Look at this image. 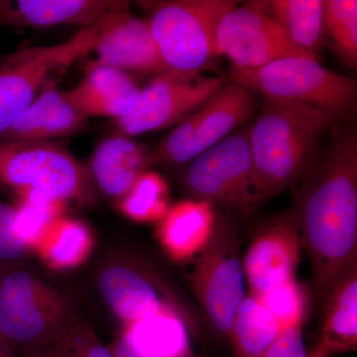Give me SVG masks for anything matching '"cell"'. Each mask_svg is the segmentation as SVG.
Returning <instances> with one entry per match:
<instances>
[{
    "instance_id": "obj_1",
    "label": "cell",
    "mask_w": 357,
    "mask_h": 357,
    "mask_svg": "<svg viewBox=\"0 0 357 357\" xmlns=\"http://www.w3.org/2000/svg\"><path fill=\"white\" fill-rule=\"evenodd\" d=\"M298 184L291 213L309 255L323 310L338 284L357 270L356 128L338 131Z\"/></svg>"
},
{
    "instance_id": "obj_2",
    "label": "cell",
    "mask_w": 357,
    "mask_h": 357,
    "mask_svg": "<svg viewBox=\"0 0 357 357\" xmlns=\"http://www.w3.org/2000/svg\"><path fill=\"white\" fill-rule=\"evenodd\" d=\"M335 116L306 105L264 100L249 130L253 210L297 185L319 156Z\"/></svg>"
},
{
    "instance_id": "obj_3",
    "label": "cell",
    "mask_w": 357,
    "mask_h": 357,
    "mask_svg": "<svg viewBox=\"0 0 357 357\" xmlns=\"http://www.w3.org/2000/svg\"><path fill=\"white\" fill-rule=\"evenodd\" d=\"M79 323L70 301L29 270L0 272V335L18 357L56 347Z\"/></svg>"
},
{
    "instance_id": "obj_4",
    "label": "cell",
    "mask_w": 357,
    "mask_h": 357,
    "mask_svg": "<svg viewBox=\"0 0 357 357\" xmlns=\"http://www.w3.org/2000/svg\"><path fill=\"white\" fill-rule=\"evenodd\" d=\"M0 188L20 203H93L88 169L58 142H0Z\"/></svg>"
},
{
    "instance_id": "obj_5",
    "label": "cell",
    "mask_w": 357,
    "mask_h": 357,
    "mask_svg": "<svg viewBox=\"0 0 357 357\" xmlns=\"http://www.w3.org/2000/svg\"><path fill=\"white\" fill-rule=\"evenodd\" d=\"M128 2L82 28L63 43L28 47L14 52L0 65V136L50 86L52 76L65 70L89 52L130 11Z\"/></svg>"
},
{
    "instance_id": "obj_6",
    "label": "cell",
    "mask_w": 357,
    "mask_h": 357,
    "mask_svg": "<svg viewBox=\"0 0 357 357\" xmlns=\"http://www.w3.org/2000/svg\"><path fill=\"white\" fill-rule=\"evenodd\" d=\"M230 76L266 100L306 105L337 119L356 98V79L326 69L316 59L288 57L255 69L231 68Z\"/></svg>"
},
{
    "instance_id": "obj_7",
    "label": "cell",
    "mask_w": 357,
    "mask_h": 357,
    "mask_svg": "<svg viewBox=\"0 0 357 357\" xmlns=\"http://www.w3.org/2000/svg\"><path fill=\"white\" fill-rule=\"evenodd\" d=\"M231 0L160 2L148 20L166 69L202 74L217 57V33L223 16L238 6Z\"/></svg>"
},
{
    "instance_id": "obj_8",
    "label": "cell",
    "mask_w": 357,
    "mask_h": 357,
    "mask_svg": "<svg viewBox=\"0 0 357 357\" xmlns=\"http://www.w3.org/2000/svg\"><path fill=\"white\" fill-rule=\"evenodd\" d=\"M191 261L190 282L199 306L213 328L229 337L246 295L241 244L234 227L215 218L211 238Z\"/></svg>"
},
{
    "instance_id": "obj_9",
    "label": "cell",
    "mask_w": 357,
    "mask_h": 357,
    "mask_svg": "<svg viewBox=\"0 0 357 357\" xmlns=\"http://www.w3.org/2000/svg\"><path fill=\"white\" fill-rule=\"evenodd\" d=\"M256 93L232 82L188 115L153 151L155 163L189 164L206 150L227 138L255 114Z\"/></svg>"
},
{
    "instance_id": "obj_10",
    "label": "cell",
    "mask_w": 357,
    "mask_h": 357,
    "mask_svg": "<svg viewBox=\"0 0 357 357\" xmlns=\"http://www.w3.org/2000/svg\"><path fill=\"white\" fill-rule=\"evenodd\" d=\"M249 130L250 126H241L187 164L182 183L192 199L223 204L243 213L253 211Z\"/></svg>"
},
{
    "instance_id": "obj_11",
    "label": "cell",
    "mask_w": 357,
    "mask_h": 357,
    "mask_svg": "<svg viewBox=\"0 0 357 357\" xmlns=\"http://www.w3.org/2000/svg\"><path fill=\"white\" fill-rule=\"evenodd\" d=\"M96 283L107 307L123 326L160 312H177L190 325L189 312L153 267L138 258L114 257L98 268Z\"/></svg>"
},
{
    "instance_id": "obj_12",
    "label": "cell",
    "mask_w": 357,
    "mask_h": 357,
    "mask_svg": "<svg viewBox=\"0 0 357 357\" xmlns=\"http://www.w3.org/2000/svg\"><path fill=\"white\" fill-rule=\"evenodd\" d=\"M217 54L234 69H255L288 57L316 59L294 43L268 13L266 1H250L229 11L218 28Z\"/></svg>"
},
{
    "instance_id": "obj_13",
    "label": "cell",
    "mask_w": 357,
    "mask_h": 357,
    "mask_svg": "<svg viewBox=\"0 0 357 357\" xmlns=\"http://www.w3.org/2000/svg\"><path fill=\"white\" fill-rule=\"evenodd\" d=\"M220 77L165 70L141 89L132 112L117 119L119 133L134 137L182 121L222 88Z\"/></svg>"
},
{
    "instance_id": "obj_14",
    "label": "cell",
    "mask_w": 357,
    "mask_h": 357,
    "mask_svg": "<svg viewBox=\"0 0 357 357\" xmlns=\"http://www.w3.org/2000/svg\"><path fill=\"white\" fill-rule=\"evenodd\" d=\"M301 246L299 230L292 213L280 215L260 227L243 259L250 294L264 295L295 278Z\"/></svg>"
},
{
    "instance_id": "obj_15",
    "label": "cell",
    "mask_w": 357,
    "mask_h": 357,
    "mask_svg": "<svg viewBox=\"0 0 357 357\" xmlns=\"http://www.w3.org/2000/svg\"><path fill=\"white\" fill-rule=\"evenodd\" d=\"M154 163L153 152L119 133L96 148L86 169L95 190L119 202Z\"/></svg>"
},
{
    "instance_id": "obj_16",
    "label": "cell",
    "mask_w": 357,
    "mask_h": 357,
    "mask_svg": "<svg viewBox=\"0 0 357 357\" xmlns=\"http://www.w3.org/2000/svg\"><path fill=\"white\" fill-rule=\"evenodd\" d=\"M86 119L66 95L50 86L0 136V142H50L79 132Z\"/></svg>"
},
{
    "instance_id": "obj_17",
    "label": "cell",
    "mask_w": 357,
    "mask_h": 357,
    "mask_svg": "<svg viewBox=\"0 0 357 357\" xmlns=\"http://www.w3.org/2000/svg\"><path fill=\"white\" fill-rule=\"evenodd\" d=\"M96 58L89 66H105L124 73L167 70L148 20L132 14L119 21L96 45Z\"/></svg>"
},
{
    "instance_id": "obj_18",
    "label": "cell",
    "mask_w": 357,
    "mask_h": 357,
    "mask_svg": "<svg viewBox=\"0 0 357 357\" xmlns=\"http://www.w3.org/2000/svg\"><path fill=\"white\" fill-rule=\"evenodd\" d=\"M140 91L128 73L105 66H89L86 77L66 95L86 119L112 117L117 121L136 109Z\"/></svg>"
},
{
    "instance_id": "obj_19",
    "label": "cell",
    "mask_w": 357,
    "mask_h": 357,
    "mask_svg": "<svg viewBox=\"0 0 357 357\" xmlns=\"http://www.w3.org/2000/svg\"><path fill=\"white\" fill-rule=\"evenodd\" d=\"M213 204L184 199L170 206L157 229L162 248L173 260H192L211 238L215 227Z\"/></svg>"
},
{
    "instance_id": "obj_20",
    "label": "cell",
    "mask_w": 357,
    "mask_h": 357,
    "mask_svg": "<svg viewBox=\"0 0 357 357\" xmlns=\"http://www.w3.org/2000/svg\"><path fill=\"white\" fill-rule=\"evenodd\" d=\"M190 326L182 314L167 311L123 326L121 333L142 357H197L190 344Z\"/></svg>"
},
{
    "instance_id": "obj_21",
    "label": "cell",
    "mask_w": 357,
    "mask_h": 357,
    "mask_svg": "<svg viewBox=\"0 0 357 357\" xmlns=\"http://www.w3.org/2000/svg\"><path fill=\"white\" fill-rule=\"evenodd\" d=\"M321 342L310 357H328L356 351L357 345V270L340 282L326 301Z\"/></svg>"
},
{
    "instance_id": "obj_22",
    "label": "cell",
    "mask_w": 357,
    "mask_h": 357,
    "mask_svg": "<svg viewBox=\"0 0 357 357\" xmlns=\"http://www.w3.org/2000/svg\"><path fill=\"white\" fill-rule=\"evenodd\" d=\"M18 27L46 28L56 25H79L96 21L126 1L112 0H20L13 1Z\"/></svg>"
},
{
    "instance_id": "obj_23",
    "label": "cell",
    "mask_w": 357,
    "mask_h": 357,
    "mask_svg": "<svg viewBox=\"0 0 357 357\" xmlns=\"http://www.w3.org/2000/svg\"><path fill=\"white\" fill-rule=\"evenodd\" d=\"M93 244V234L86 223L61 215L52 222L35 252L50 269L67 271L88 260Z\"/></svg>"
},
{
    "instance_id": "obj_24",
    "label": "cell",
    "mask_w": 357,
    "mask_h": 357,
    "mask_svg": "<svg viewBox=\"0 0 357 357\" xmlns=\"http://www.w3.org/2000/svg\"><path fill=\"white\" fill-rule=\"evenodd\" d=\"M280 332L276 319L253 294H248L238 309L229 338L237 357H264Z\"/></svg>"
},
{
    "instance_id": "obj_25",
    "label": "cell",
    "mask_w": 357,
    "mask_h": 357,
    "mask_svg": "<svg viewBox=\"0 0 357 357\" xmlns=\"http://www.w3.org/2000/svg\"><path fill=\"white\" fill-rule=\"evenodd\" d=\"M266 7L294 43L316 56L325 35L324 0H272Z\"/></svg>"
},
{
    "instance_id": "obj_26",
    "label": "cell",
    "mask_w": 357,
    "mask_h": 357,
    "mask_svg": "<svg viewBox=\"0 0 357 357\" xmlns=\"http://www.w3.org/2000/svg\"><path fill=\"white\" fill-rule=\"evenodd\" d=\"M169 197L165 178L148 170L117 204L122 215L134 222H159L170 208Z\"/></svg>"
},
{
    "instance_id": "obj_27",
    "label": "cell",
    "mask_w": 357,
    "mask_h": 357,
    "mask_svg": "<svg viewBox=\"0 0 357 357\" xmlns=\"http://www.w3.org/2000/svg\"><path fill=\"white\" fill-rule=\"evenodd\" d=\"M325 33L330 35L337 55L351 68L357 64V1L326 0Z\"/></svg>"
},
{
    "instance_id": "obj_28",
    "label": "cell",
    "mask_w": 357,
    "mask_h": 357,
    "mask_svg": "<svg viewBox=\"0 0 357 357\" xmlns=\"http://www.w3.org/2000/svg\"><path fill=\"white\" fill-rule=\"evenodd\" d=\"M66 204L20 203L16 204L13 230L16 238L28 250L36 251L47 230L56 218L63 215Z\"/></svg>"
},
{
    "instance_id": "obj_29",
    "label": "cell",
    "mask_w": 357,
    "mask_h": 357,
    "mask_svg": "<svg viewBox=\"0 0 357 357\" xmlns=\"http://www.w3.org/2000/svg\"><path fill=\"white\" fill-rule=\"evenodd\" d=\"M276 319L280 331L301 326L306 312V293L296 278L258 296Z\"/></svg>"
},
{
    "instance_id": "obj_30",
    "label": "cell",
    "mask_w": 357,
    "mask_h": 357,
    "mask_svg": "<svg viewBox=\"0 0 357 357\" xmlns=\"http://www.w3.org/2000/svg\"><path fill=\"white\" fill-rule=\"evenodd\" d=\"M15 215L16 206L0 201V272L22 264L30 255L14 234Z\"/></svg>"
},
{
    "instance_id": "obj_31",
    "label": "cell",
    "mask_w": 357,
    "mask_h": 357,
    "mask_svg": "<svg viewBox=\"0 0 357 357\" xmlns=\"http://www.w3.org/2000/svg\"><path fill=\"white\" fill-rule=\"evenodd\" d=\"M67 357H114L110 347L103 344L95 331L83 323L70 333Z\"/></svg>"
},
{
    "instance_id": "obj_32",
    "label": "cell",
    "mask_w": 357,
    "mask_h": 357,
    "mask_svg": "<svg viewBox=\"0 0 357 357\" xmlns=\"http://www.w3.org/2000/svg\"><path fill=\"white\" fill-rule=\"evenodd\" d=\"M264 357H307L301 326L281 330Z\"/></svg>"
},
{
    "instance_id": "obj_33",
    "label": "cell",
    "mask_w": 357,
    "mask_h": 357,
    "mask_svg": "<svg viewBox=\"0 0 357 357\" xmlns=\"http://www.w3.org/2000/svg\"><path fill=\"white\" fill-rule=\"evenodd\" d=\"M6 26L18 27L17 13L13 1L0 0V28Z\"/></svg>"
},
{
    "instance_id": "obj_34",
    "label": "cell",
    "mask_w": 357,
    "mask_h": 357,
    "mask_svg": "<svg viewBox=\"0 0 357 357\" xmlns=\"http://www.w3.org/2000/svg\"><path fill=\"white\" fill-rule=\"evenodd\" d=\"M109 347L110 349H112L114 357H142L140 356L139 354H136V352L129 347L126 340L122 337L121 333L117 335L114 342H112V344L109 345Z\"/></svg>"
},
{
    "instance_id": "obj_35",
    "label": "cell",
    "mask_w": 357,
    "mask_h": 357,
    "mask_svg": "<svg viewBox=\"0 0 357 357\" xmlns=\"http://www.w3.org/2000/svg\"><path fill=\"white\" fill-rule=\"evenodd\" d=\"M70 335L62 342L32 357H67Z\"/></svg>"
},
{
    "instance_id": "obj_36",
    "label": "cell",
    "mask_w": 357,
    "mask_h": 357,
    "mask_svg": "<svg viewBox=\"0 0 357 357\" xmlns=\"http://www.w3.org/2000/svg\"><path fill=\"white\" fill-rule=\"evenodd\" d=\"M0 357H18L0 335Z\"/></svg>"
}]
</instances>
